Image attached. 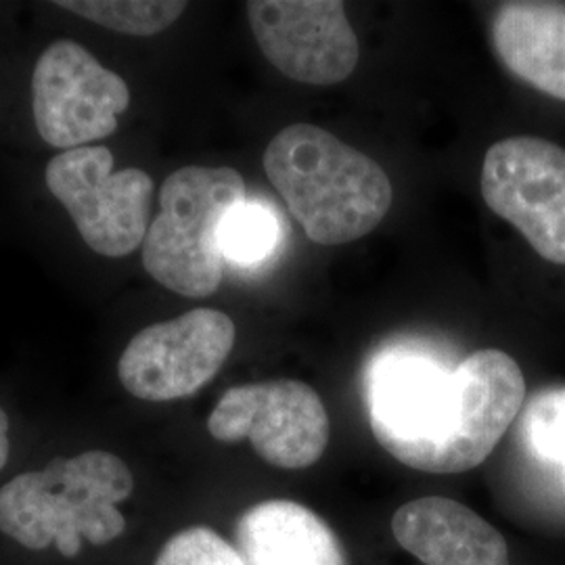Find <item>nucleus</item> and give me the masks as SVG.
Masks as SVG:
<instances>
[{
  "label": "nucleus",
  "mask_w": 565,
  "mask_h": 565,
  "mask_svg": "<svg viewBox=\"0 0 565 565\" xmlns=\"http://www.w3.org/2000/svg\"><path fill=\"white\" fill-rule=\"evenodd\" d=\"M525 398L520 364L478 350L448 366L419 350H385L366 371V413L375 440L425 473H463L484 463Z\"/></svg>",
  "instance_id": "nucleus-1"
},
{
  "label": "nucleus",
  "mask_w": 565,
  "mask_h": 565,
  "mask_svg": "<svg viewBox=\"0 0 565 565\" xmlns=\"http://www.w3.org/2000/svg\"><path fill=\"white\" fill-rule=\"evenodd\" d=\"M264 172L308 239L343 245L369 235L392 207V182L363 151L315 124H291L264 151Z\"/></svg>",
  "instance_id": "nucleus-2"
},
{
  "label": "nucleus",
  "mask_w": 565,
  "mask_h": 565,
  "mask_svg": "<svg viewBox=\"0 0 565 565\" xmlns=\"http://www.w3.org/2000/svg\"><path fill=\"white\" fill-rule=\"evenodd\" d=\"M135 490L120 457L88 450L55 459L0 488V532L25 548L55 545L63 557L81 553L82 539L107 545L126 530L118 505Z\"/></svg>",
  "instance_id": "nucleus-3"
},
{
  "label": "nucleus",
  "mask_w": 565,
  "mask_h": 565,
  "mask_svg": "<svg viewBox=\"0 0 565 565\" xmlns=\"http://www.w3.org/2000/svg\"><path fill=\"white\" fill-rule=\"evenodd\" d=\"M245 181L233 168L184 166L160 191V214L142 242V266L184 298L212 296L223 281L221 231L245 202Z\"/></svg>",
  "instance_id": "nucleus-4"
},
{
  "label": "nucleus",
  "mask_w": 565,
  "mask_h": 565,
  "mask_svg": "<svg viewBox=\"0 0 565 565\" xmlns=\"http://www.w3.org/2000/svg\"><path fill=\"white\" fill-rule=\"evenodd\" d=\"M46 186L93 252L121 258L141 247L153 198V181L147 172L139 168L114 172L111 151L86 145L49 162Z\"/></svg>",
  "instance_id": "nucleus-5"
},
{
  "label": "nucleus",
  "mask_w": 565,
  "mask_h": 565,
  "mask_svg": "<svg viewBox=\"0 0 565 565\" xmlns=\"http://www.w3.org/2000/svg\"><path fill=\"white\" fill-rule=\"evenodd\" d=\"M207 431L226 445L249 440L273 467L306 469L321 461L331 422L315 387L273 380L226 390L207 419Z\"/></svg>",
  "instance_id": "nucleus-6"
},
{
  "label": "nucleus",
  "mask_w": 565,
  "mask_h": 565,
  "mask_svg": "<svg viewBox=\"0 0 565 565\" xmlns=\"http://www.w3.org/2000/svg\"><path fill=\"white\" fill-rule=\"evenodd\" d=\"M235 323L214 308H195L139 331L118 363L128 394L149 403L189 398L210 384L235 345Z\"/></svg>",
  "instance_id": "nucleus-7"
},
{
  "label": "nucleus",
  "mask_w": 565,
  "mask_h": 565,
  "mask_svg": "<svg viewBox=\"0 0 565 565\" xmlns=\"http://www.w3.org/2000/svg\"><path fill=\"white\" fill-rule=\"evenodd\" d=\"M128 105V84L78 42H53L36 61L32 109L39 135L51 147L70 151L107 139Z\"/></svg>",
  "instance_id": "nucleus-8"
},
{
  "label": "nucleus",
  "mask_w": 565,
  "mask_h": 565,
  "mask_svg": "<svg viewBox=\"0 0 565 565\" xmlns=\"http://www.w3.org/2000/svg\"><path fill=\"white\" fill-rule=\"evenodd\" d=\"M488 210L546 263L565 264V149L539 137L494 142L482 163Z\"/></svg>",
  "instance_id": "nucleus-9"
},
{
  "label": "nucleus",
  "mask_w": 565,
  "mask_h": 565,
  "mask_svg": "<svg viewBox=\"0 0 565 565\" xmlns=\"http://www.w3.org/2000/svg\"><path fill=\"white\" fill-rule=\"evenodd\" d=\"M247 18L264 57L289 81L333 86L359 65V39L343 2L254 0Z\"/></svg>",
  "instance_id": "nucleus-10"
},
{
  "label": "nucleus",
  "mask_w": 565,
  "mask_h": 565,
  "mask_svg": "<svg viewBox=\"0 0 565 565\" xmlns=\"http://www.w3.org/2000/svg\"><path fill=\"white\" fill-rule=\"evenodd\" d=\"M392 534L424 565H511L503 534L446 497H422L401 507Z\"/></svg>",
  "instance_id": "nucleus-11"
},
{
  "label": "nucleus",
  "mask_w": 565,
  "mask_h": 565,
  "mask_svg": "<svg viewBox=\"0 0 565 565\" xmlns=\"http://www.w3.org/2000/svg\"><path fill=\"white\" fill-rule=\"evenodd\" d=\"M492 46L507 70L565 102V2H505L492 20Z\"/></svg>",
  "instance_id": "nucleus-12"
},
{
  "label": "nucleus",
  "mask_w": 565,
  "mask_h": 565,
  "mask_svg": "<svg viewBox=\"0 0 565 565\" xmlns=\"http://www.w3.org/2000/svg\"><path fill=\"white\" fill-rule=\"evenodd\" d=\"M235 539L247 565H348L340 539L323 518L285 499L247 509Z\"/></svg>",
  "instance_id": "nucleus-13"
},
{
  "label": "nucleus",
  "mask_w": 565,
  "mask_h": 565,
  "mask_svg": "<svg viewBox=\"0 0 565 565\" xmlns=\"http://www.w3.org/2000/svg\"><path fill=\"white\" fill-rule=\"evenodd\" d=\"M61 9L128 36H153L181 18L186 2L170 0H61Z\"/></svg>",
  "instance_id": "nucleus-14"
},
{
  "label": "nucleus",
  "mask_w": 565,
  "mask_h": 565,
  "mask_svg": "<svg viewBox=\"0 0 565 565\" xmlns=\"http://www.w3.org/2000/svg\"><path fill=\"white\" fill-rule=\"evenodd\" d=\"M281 239V226L264 203L245 202L231 210L221 231L224 263L254 268L266 263Z\"/></svg>",
  "instance_id": "nucleus-15"
},
{
  "label": "nucleus",
  "mask_w": 565,
  "mask_h": 565,
  "mask_svg": "<svg viewBox=\"0 0 565 565\" xmlns=\"http://www.w3.org/2000/svg\"><path fill=\"white\" fill-rule=\"evenodd\" d=\"M530 450L545 463L559 465L565 480V390L539 394L524 419Z\"/></svg>",
  "instance_id": "nucleus-16"
},
{
  "label": "nucleus",
  "mask_w": 565,
  "mask_h": 565,
  "mask_svg": "<svg viewBox=\"0 0 565 565\" xmlns=\"http://www.w3.org/2000/svg\"><path fill=\"white\" fill-rule=\"evenodd\" d=\"M153 565H247L237 546L226 543L212 527L193 525L162 546Z\"/></svg>",
  "instance_id": "nucleus-17"
},
{
  "label": "nucleus",
  "mask_w": 565,
  "mask_h": 565,
  "mask_svg": "<svg viewBox=\"0 0 565 565\" xmlns=\"http://www.w3.org/2000/svg\"><path fill=\"white\" fill-rule=\"evenodd\" d=\"M9 417L7 413L0 408V469L9 461Z\"/></svg>",
  "instance_id": "nucleus-18"
}]
</instances>
